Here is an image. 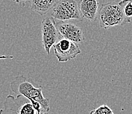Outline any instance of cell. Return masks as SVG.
<instances>
[{
  "instance_id": "1",
  "label": "cell",
  "mask_w": 132,
  "mask_h": 114,
  "mask_svg": "<svg viewBox=\"0 0 132 114\" xmlns=\"http://www.w3.org/2000/svg\"><path fill=\"white\" fill-rule=\"evenodd\" d=\"M11 88L16 95H23L30 100L38 113L49 112L50 110V100L43 94V87L36 86L32 79H27L23 75H18L11 82Z\"/></svg>"
},
{
  "instance_id": "2",
  "label": "cell",
  "mask_w": 132,
  "mask_h": 114,
  "mask_svg": "<svg viewBox=\"0 0 132 114\" xmlns=\"http://www.w3.org/2000/svg\"><path fill=\"white\" fill-rule=\"evenodd\" d=\"M100 27L104 29L131 22L125 17L121 2H109L103 4L98 13Z\"/></svg>"
},
{
  "instance_id": "3",
  "label": "cell",
  "mask_w": 132,
  "mask_h": 114,
  "mask_svg": "<svg viewBox=\"0 0 132 114\" xmlns=\"http://www.w3.org/2000/svg\"><path fill=\"white\" fill-rule=\"evenodd\" d=\"M0 114H39L32 102L23 95L14 96L8 95L5 98L3 108Z\"/></svg>"
},
{
  "instance_id": "4",
  "label": "cell",
  "mask_w": 132,
  "mask_h": 114,
  "mask_svg": "<svg viewBox=\"0 0 132 114\" xmlns=\"http://www.w3.org/2000/svg\"><path fill=\"white\" fill-rule=\"evenodd\" d=\"M52 9L51 15L55 20L81 21L84 19L80 13L79 2L77 0H59Z\"/></svg>"
},
{
  "instance_id": "5",
  "label": "cell",
  "mask_w": 132,
  "mask_h": 114,
  "mask_svg": "<svg viewBox=\"0 0 132 114\" xmlns=\"http://www.w3.org/2000/svg\"><path fill=\"white\" fill-rule=\"evenodd\" d=\"M41 31L42 45L47 55H50L51 48L57 42L60 36L55 19L52 17L44 18L42 21Z\"/></svg>"
},
{
  "instance_id": "6",
  "label": "cell",
  "mask_w": 132,
  "mask_h": 114,
  "mask_svg": "<svg viewBox=\"0 0 132 114\" xmlns=\"http://www.w3.org/2000/svg\"><path fill=\"white\" fill-rule=\"evenodd\" d=\"M55 55L61 63H64L75 58L81 54L78 45L74 42L59 37L57 42L53 45Z\"/></svg>"
},
{
  "instance_id": "7",
  "label": "cell",
  "mask_w": 132,
  "mask_h": 114,
  "mask_svg": "<svg viewBox=\"0 0 132 114\" xmlns=\"http://www.w3.org/2000/svg\"><path fill=\"white\" fill-rule=\"evenodd\" d=\"M56 25L62 38L76 44H81L84 41L85 37L82 29L75 24L67 21H59L56 22Z\"/></svg>"
},
{
  "instance_id": "8",
  "label": "cell",
  "mask_w": 132,
  "mask_h": 114,
  "mask_svg": "<svg viewBox=\"0 0 132 114\" xmlns=\"http://www.w3.org/2000/svg\"><path fill=\"white\" fill-rule=\"evenodd\" d=\"M79 9L83 19L89 22H94L98 16V0H80Z\"/></svg>"
},
{
  "instance_id": "9",
  "label": "cell",
  "mask_w": 132,
  "mask_h": 114,
  "mask_svg": "<svg viewBox=\"0 0 132 114\" xmlns=\"http://www.w3.org/2000/svg\"><path fill=\"white\" fill-rule=\"evenodd\" d=\"M57 0H31L30 9L40 15H46L56 5Z\"/></svg>"
},
{
  "instance_id": "10",
  "label": "cell",
  "mask_w": 132,
  "mask_h": 114,
  "mask_svg": "<svg viewBox=\"0 0 132 114\" xmlns=\"http://www.w3.org/2000/svg\"><path fill=\"white\" fill-rule=\"evenodd\" d=\"M123 7L125 17L128 21L131 22L132 17V0H122L120 1Z\"/></svg>"
},
{
  "instance_id": "11",
  "label": "cell",
  "mask_w": 132,
  "mask_h": 114,
  "mask_svg": "<svg viewBox=\"0 0 132 114\" xmlns=\"http://www.w3.org/2000/svg\"><path fill=\"white\" fill-rule=\"evenodd\" d=\"M89 114H114V113L106 105H102L91 111Z\"/></svg>"
},
{
  "instance_id": "12",
  "label": "cell",
  "mask_w": 132,
  "mask_h": 114,
  "mask_svg": "<svg viewBox=\"0 0 132 114\" xmlns=\"http://www.w3.org/2000/svg\"><path fill=\"white\" fill-rule=\"evenodd\" d=\"M13 2H16V3H19V4L21 5L22 6H24L25 3L27 2L28 0H13Z\"/></svg>"
},
{
  "instance_id": "13",
  "label": "cell",
  "mask_w": 132,
  "mask_h": 114,
  "mask_svg": "<svg viewBox=\"0 0 132 114\" xmlns=\"http://www.w3.org/2000/svg\"><path fill=\"white\" fill-rule=\"evenodd\" d=\"M13 59L14 58V56H0V59Z\"/></svg>"
},
{
  "instance_id": "14",
  "label": "cell",
  "mask_w": 132,
  "mask_h": 114,
  "mask_svg": "<svg viewBox=\"0 0 132 114\" xmlns=\"http://www.w3.org/2000/svg\"><path fill=\"white\" fill-rule=\"evenodd\" d=\"M40 114H49V112H42Z\"/></svg>"
}]
</instances>
